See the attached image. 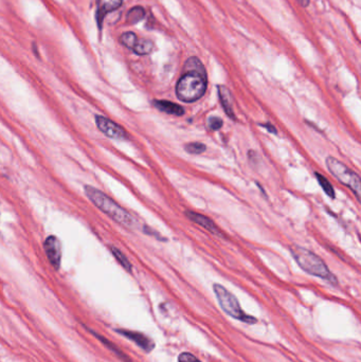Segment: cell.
<instances>
[{
  "mask_svg": "<svg viewBox=\"0 0 361 362\" xmlns=\"http://www.w3.org/2000/svg\"><path fill=\"white\" fill-rule=\"evenodd\" d=\"M85 194L92 200L94 205H96L101 211L104 212L110 218H112L118 223L129 229H132L134 227V219L132 218L131 215L125 209L119 206L114 199H111L109 196L103 193V192L99 191L94 187L86 186Z\"/></svg>",
  "mask_w": 361,
  "mask_h": 362,
  "instance_id": "1",
  "label": "cell"
},
{
  "mask_svg": "<svg viewBox=\"0 0 361 362\" xmlns=\"http://www.w3.org/2000/svg\"><path fill=\"white\" fill-rule=\"evenodd\" d=\"M207 90V73L189 70L180 77L176 86L178 99L186 103L196 102L205 95Z\"/></svg>",
  "mask_w": 361,
  "mask_h": 362,
  "instance_id": "2",
  "label": "cell"
},
{
  "mask_svg": "<svg viewBox=\"0 0 361 362\" xmlns=\"http://www.w3.org/2000/svg\"><path fill=\"white\" fill-rule=\"evenodd\" d=\"M290 252L293 258L296 259L298 265L305 271V273L330 282H337V280L331 274L329 267L326 266L323 259L317 254H314L313 252L307 250V249L297 245L291 246Z\"/></svg>",
  "mask_w": 361,
  "mask_h": 362,
  "instance_id": "3",
  "label": "cell"
},
{
  "mask_svg": "<svg viewBox=\"0 0 361 362\" xmlns=\"http://www.w3.org/2000/svg\"><path fill=\"white\" fill-rule=\"evenodd\" d=\"M213 290L214 293H215L220 307L225 313H228L230 316H232V318L238 319L242 322H246V323L256 322L255 318H253L251 315H248L244 312V310L241 308V305L238 299H236V297L232 295L228 289H225L223 286L219 284H214Z\"/></svg>",
  "mask_w": 361,
  "mask_h": 362,
  "instance_id": "4",
  "label": "cell"
},
{
  "mask_svg": "<svg viewBox=\"0 0 361 362\" xmlns=\"http://www.w3.org/2000/svg\"><path fill=\"white\" fill-rule=\"evenodd\" d=\"M326 166L332 175L339 181L340 184L351 189L356 197L360 199L361 196V180L359 175L351 171L345 164L334 157H329L326 159Z\"/></svg>",
  "mask_w": 361,
  "mask_h": 362,
  "instance_id": "5",
  "label": "cell"
},
{
  "mask_svg": "<svg viewBox=\"0 0 361 362\" xmlns=\"http://www.w3.org/2000/svg\"><path fill=\"white\" fill-rule=\"evenodd\" d=\"M96 123L98 128L111 139L126 140L128 138V133L125 131V129L108 118L97 116Z\"/></svg>",
  "mask_w": 361,
  "mask_h": 362,
  "instance_id": "6",
  "label": "cell"
},
{
  "mask_svg": "<svg viewBox=\"0 0 361 362\" xmlns=\"http://www.w3.org/2000/svg\"><path fill=\"white\" fill-rule=\"evenodd\" d=\"M43 249L50 264L58 270L62 261V246L60 240L54 235L48 236L43 243Z\"/></svg>",
  "mask_w": 361,
  "mask_h": 362,
  "instance_id": "7",
  "label": "cell"
},
{
  "mask_svg": "<svg viewBox=\"0 0 361 362\" xmlns=\"http://www.w3.org/2000/svg\"><path fill=\"white\" fill-rule=\"evenodd\" d=\"M117 333L129 339V340L136 343L139 347H141L143 350H145V352H151V350H153V348L155 347V343L152 339L146 337L142 333L128 331V330H117Z\"/></svg>",
  "mask_w": 361,
  "mask_h": 362,
  "instance_id": "8",
  "label": "cell"
},
{
  "mask_svg": "<svg viewBox=\"0 0 361 362\" xmlns=\"http://www.w3.org/2000/svg\"><path fill=\"white\" fill-rule=\"evenodd\" d=\"M186 215H187V217L190 218L192 221L196 222L197 224L200 225V227L208 230L212 234H215V235H218V236H223V234L218 229V227H216V224L214 223V221L211 218L205 216V215L196 213L194 211H187Z\"/></svg>",
  "mask_w": 361,
  "mask_h": 362,
  "instance_id": "9",
  "label": "cell"
},
{
  "mask_svg": "<svg viewBox=\"0 0 361 362\" xmlns=\"http://www.w3.org/2000/svg\"><path fill=\"white\" fill-rule=\"evenodd\" d=\"M122 4H123V0H98L97 20L100 28L102 26V21L105 15L120 8Z\"/></svg>",
  "mask_w": 361,
  "mask_h": 362,
  "instance_id": "10",
  "label": "cell"
},
{
  "mask_svg": "<svg viewBox=\"0 0 361 362\" xmlns=\"http://www.w3.org/2000/svg\"><path fill=\"white\" fill-rule=\"evenodd\" d=\"M217 93L219 96V100L220 103L222 105L223 110L225 111V114L231 119H234V112H233V97L230 93V90L222 85L217 86Z\"/></svg>",
  "mask_w": 361,
  "mask_h": 362,
  "instance_id": "11",
  "label": "cell"
},
{
  "mask_svg": "<svg viewBox=\"0 0 361 362\" xmlns=\"http://www.w3.org/2000/svg\"><path fill=\"white\" fill-rule=\"evenodd\" d=\"M155 107L159 109L162 112H165L167 115H174V116H183L185 114V109L180 105L173 103L170 101H155L154 102Z\"/></svg>",
  "mask_w": 361,
  "mask_h": 362,
  "instance_id": "12",
  "label": "cell"
},
{
  "mask_svg": "<svg viewBox=\"0 0 361 362\" xmlns=\"http://www.w3.org/2000/svg\"><path fill=\"white\" fill-rule=\"evenodd\" d=\"M92 334L95 336V337H97V339H98V340H100L101 342H102L109 350H111V352L112 353H114V354H116V356L117 357H119L123 362H132L131 361V359L125 354V353H123L122 352V350L115 344V343H112L111 341H109L108 340V339H106L105 337H103V336H101V335H99L98 333H96V332H92Z\"/></svg>",
  "mask_w": 361,
  "mask_h": 362,
  "instance_id": "13",
  "label": "cell"
},
{
  "mask_svg": "<svg viewBox=\"0 0 361 362\" xmlns=\"http://www.w3.org/2000/svg\"><path fill=\"white\" fill-rule=\"evenodd\" d=\"M154 48V43L150 39H138L133 47V52L138 55H146L152 52Z\"/></svg>",
  "mask_w": 361,
  "mask_h": 362,
  "instance_id": "14",
  "label": "cell"
},
{
  "mask_svg": "<svg viewBox=\"0 0 361 362\" xmlns=\"http://www.w3.org/2000/svg\"><path fill=\"white\" fill-rule=\"evenodd\" d=\"M110 252L112 253V255L115 256V258L117 259V262H118L124 269H125L126 271H128V273H131V269H132L131 264H130V262L128 261V258L126 257V255L124 254V253L120 250V249H118V248H116V247H110Z\"/></svg>",
  "mask_w": 361,
  "mask_h": 362,
  "instance_id": "15",
  "label": "cell"
},
{
  "mask_svg": "<svg viewBox=\"0 0 361 362\" xmlns=\"http://www.w3.org/2000/svg\"><path fill=\"white\" fill-rule=\"evenodd\" d=\"M145 16V11L142 7H134L130 9L127 13V22L129 25H134L143 19Z\"/></svg>",
  "mask_w": 361,
  "mask_h": 362,
  "instance_id": "16",
  "label": "cell"
},
{
  "mask_svg": "<svg viewBox=\"0 0 361 362\" xmlns=\"http://www.w3.org/2000/svg\"><path fill=\"white\" fill-rule=\"evenodd\" d=\"M315 177H317L318 183H319V185L321 186V188L323 189L324 193H325L327 196H330L331 198L334 199L336 195H335L334 188H333V186L331 185L330 181L327 180L323 175H321V174H319V173H315Z\"/></svg>",
  "mask_w": 361,
  "mask_h": 362,
  "instance_id": "17",
  "label": "cell"
},
{
  "mask_svg": "<svg viewBox=\"0 0 361 362\" xmlns=\"http://www.w3.org/2000/svg\"><path fill=\"white\" fill-rule=\"evenodd\" d=\"M137 40H138L137 35H136V34H134V33H132V32H125V33H123L122 35H121V37H120L121 43L124 44V46H125L126 48L131 49V50L133 49L134 44H136Z\"/></svg>",
  "mask_w": 361,
  "mask_h": 362,
  "instance_id": "18",
  "label": "cell"
},
{
  "mask_svg": "<svg viewBox=\"0 0 361 362\" xmlns=\"http://www.w3.org/2000/svg\"><path fill=\"white\" fill-rule=\"evenodd\" d=\"M206 150H207V146L200 142H192L186 145V151L192 155H200L202 153H205Z\"/></svg>",
  "mask_w": 361,
  "mask_h": 362,
  "instance_id": "19",
  "label": "cell"
},
{
  "mask_svg": "<svg viewBox=\"0 0 361 362\" xmlns=\"http://www.w3.org/2000/svg\"><path fill=\"white\" fill-rule=\"evenodd\" d=\"M208 126L211 130H218L222 126V120L218 117H210L208 119Z\"/></svg>",
  "mask_w": 361,
  "mask_h": 362,
  "instance_id": "20",
  "label": "cell"
},
{
  "mask_svg": "<svg viewBox=\"0 0 361 362\" xmlns=\"http://www.w3.org/2000/svg\"><path fill=\"white\" fill-rule=\"evenodd\" d=\"M179 362H201L196 356L190 353H182L178 357Z\"/></svg>",
  "mask_w": 361,
  "mask_h": 362,
  "instance_id": "21",
  "label": "cell"
},
{
  "mask_svg": "<svg viewBox=\"0 0 361 362\" xmlns=\"http://www.w3.org/2000/svg\"><path fill=\"white\" fill-rule=\"evenodd\" d=\"M263 127H265L269 132H273V133H277V129L275 128V126L274 125H272V124H270L269 122L268 123H266V124H263V125H262Z\"/></svg>",
  "mask_w": 361,
  "mask_h": 362,
  "instance_id": "22",
  "label": "cell"
},
{
  "mask_svg": "<svg viewBox=\"0 0 361 362\" xmlns=\"http://www.w3.org/2000/svg\"><path fill=\"white\" fill-rule=\"evenodd\" d=\"M298 2L303 7H307L309 5V0H298Z\"/></svg>",
  "mask_w": 361,
  "mask_h": 362,
  "instance_id": "23",
  "label": "cell"
}]
</instances>
